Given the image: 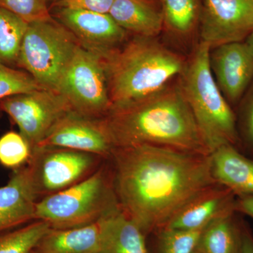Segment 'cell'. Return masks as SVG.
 <instances>
[{"label":"cell","mask_w":253,"mask_h":253,"mask_svg":"<svg viewBox=\"0 0 253 253\" xmlns=\"http://www.w3.org/2000/svg\"><path fill=\"white\" fill-rule=\"evenodd\" d=\"M39 146L90 153L104 160L111 158L115 149L104 118L89 117L73 110L60 118Z\"/></svg>","instance_id":"7c38bea8"},{"label":"cell","mask_w":253,"mask_h":253,"mask_svg":"<svg viewBox=\"0 0 253 253\" xmlns=\"http://www.w3.org/2000/svg\"><path fill=\"white\" fill-rule=\"evenodd\" d=\"M104 160L90 153L39 146L33 149L25 167L38 201L84 180L100 167Z\"/></svg>","instance_id":"52a82bcc"},{"label":"cell","mask_w":253,"mask_h":253,"mask_svg":"<svg viewBox=\"0 0 253 253\" xmlns=\"http://www.w3.org/2000/svg\"><path fill=\"white\" fill-rule=\"evenodd\" d=\"M109 14L133 36L157 38L164 30L161 0H115Z\"/></svg>","instance_id":"2e32d148"},{"label":"cell","mask_w":253,"mask_h":253,"mask_svg":"<svg viewBox=\"0 0 253 253\" xmlns=\"http://www.w3.org/2000/svg\"><path fill=\"white\" fill-rule=\"evenodd\" d=\"M240 253H253V236L249 228L242 224Z\"/></svg>","instance_id":"4dcf8cb0"},{"label":"cell","mask_w":253,"mask_h":253,"mask_svg":"<svg viewBox=\"0 0 253 253\" xmlns=\"http://www.w3.org/2000/svg\"><path fill=\"white\" fill-rule=\"evenodd\" d=\"M243 136L250 149L253 150V87L247 96L241 115Z\"/></svg>","instance_id":"f1b7e54d"},{"label":"cell","mask_w":253,"mask_h":253,"mask_svg":"<svg viewBox=\"0 0 253 253\" xmlns=\"http://www.w3.org/2000/svg\"><path fill=\"white\" fill-rule=\"evenodd\" d=\"M115 0H62L56 6L109 14Z\"/></svg>","instance_id":"83f0119b"},{"label":"cell","mask_w":253,"mask_h":253,"mask_svg":"<svg viewBox=\"0 0 253 253\" xmlns=\"http://www.w3.org/2000/svg\"><path fill=\"white\" fill-rule=\"evenodd\" d=\"M235 213L211 221L203 230L196 251L201 253H240L242 224L236 221Z\"/></svg>","instance_id":"ffe728a7"},{"label":"cell","mask_w":253,"mask_h":253,"mask_svg":"<svg viewBox=\"0 0 253 253\" xmlns=\"http://www.w3.org/2000/svg\"><path fill=\"white\" fill-rule=\"evenodd\" d=\"M211 51L208 44L200 41L177 83L212 154L223 145L236 146L240 138L235 114L214 80Z\"/></svg>","instance_id":"277c9868"},{"label":"cell","mask_w":253,"mask_h":253,"mask_svg":"<svg viewBox=\"0 0 253 253\" xmlns=\"http://www.w3.org/2000/svg\"><path fill=\"white\" fill-rule=\"evenodd\" d=\"M204 229H161L160 253H194Z\"/></svg>","instance_id":"484cf974"},{"label":"cell","mask_w":253,"mask_h":253,"mask_svg":"<svg viewBox=\"0 0 253 253\" xmlns=\"http://www.w3.org/2000/svg\"><path fill=\"white\" fill-rule=\"evenodd\" d=\"M102 219L71 229H51L35 251L37 253H98Z\"/></svg>","instance_id":"d6986e66"},{"label":"cell","mask_w":253,"mask_h":253,"mask_svg":"<svg viewBox=\"0 0 253 253\" xmlns=\"http://www.w3.org/2000/svg\"><path fill=\"white\" fill-rule=\"evenodd\" d=\"M103 118L115 148L150 144L211 154L178 83L134 102L111 108Z\"/></svg>","instance_id":"7a4b0ae2"},{"label":"cell","mask_w":253,"mask_h":253,"mask_svg":"<svg viewBox=\"0 0 253 253\" xmlns=\"http://www.w3.org/2000/svg\"><path fill=\"white\" fill-rule=\"evenodd\" d=\"M79 44L74 35L53 17L28 23L17 66L42 87L57 91L61 76Z\"/></svg>","instance_id":"8992f818"},{"label":"cell","mask_w":253,"mask_h":253,"mask_svg":"<svg viewBox=\"0 0 253 253\" xmlns=\"http://www.w3.org/2000/svg\"><path fill=\"white\" fill-rule=\"evenodd\" d=\"M49 3V0H0V7L31 23L52 18Z\"/></svg>","instance_id":"4316f807"},{"label":"cell","mask_w":253,"mask_h":253,"mask_svg":"<svg viewBox=\"0 0 253 253\" xmlns=\"http://www.w3.org/2000/svg\"><path fill=\"white\" fill-rule=\"evenodd\" d=\"M201 41L211 50L244 42L253 31V0H203Z\"/></svg>","instance_id":"30bf717a"},{"label":"cell","mask_w":253,"mask_h":253,"mask_svg":"<svg viewBox=\"0 0 253 253\" xmlns=\"http://www.w3.org/2000/svg\"><path fill=\"white\" fill-rule=\"evenodd\" d=\"M32 149L21 134L9 131L0 138V163L4 167L18 169L27 164Z\"/></svg>","instance_id":"cb8c5ba5"},{"label":"cell","mask_w":253,"mask_h":253,"mask_svg":"<svg viewBox=\"0 0 253 253\" xmlns=\"http://www.w3.org/2000/svg\"><path fill=\"white\" fill-rule=\"evenodd\" d=\"M121 209L115 192L112 168L106 163L84 180L37 202L35 219L51 229L92 224Z\"/></svg>","instance_id":"5b68a950"},{"label":"cell","mask_w":253,"mask_h":253,"mask_svg":"<svg viewBox=\"0 0 253 253\" xmlns=\"http://www.w3.org/2000/svg\"><path fill=\"white\" fill-rule=\"evenodd\" d=\"M61 1H62V0H49V3L51 2V4H54V6L59 4Z\"/></svg>","instance_id":"d6a6232c"},{"label":"cell","mask_w":253,"mask_h":253,"mask_svg":"<svg viewBox=\"0 0 253 253\" xmlns=\"http://www.w3.org/2000/svg\"><path fill=\"white\" fill-rule=\"evenodd\" d=\"M109 159L120 207L144 234L161 229L196 195L219 184L211 154L141 144L115 148Z\"/></svg>","instance_id":"6da1fadb"},{"label":"cell","mask_w":253,"mask_h":253,"mask_svg":"<svg viewBox=\"0 0 253 253\" xmlns=\"http://www.w3.org/2000/svg\"><path fill=\"white\" fill-rule=\"evenodd\" d=\"M37 202L26 167L18 168L7 184L0 187V234L36 220Z\"/></svg>","instance_id":"9a60e30c"},{"label":"cell","mask_w":253,"mask_h":253,"mask_svg":"<svg viewBox=\"0 0 253 253\" xmlns=\"http://www.w3.org/2000/svg\"><path fill=\"white\" fill-rule=\"evenodd\" d=\"M164 14V29L171 36L185 40L199 26L200 0H161Z\"/></svg>","instance_id":"44dd1931"},{"label":"cell","mask_w":253,"mask_h":253,"mask_svg":"<svg viewBox=\"0 0 253 253\" xmlns=\"http://www.w3.org/2000/svg\"><path fill=\"white\" fill-rule=\"evenodd\" d=\"M235 146L223 145L211 154L212 175L218 184L236 196H253V161Z\"/></svg>","instance_id":"e0dca14e"},{"label":"cell","mask_w":253,"mask_h":253,"mask_svg":"<svg viewBox=\"0 0 253 253\" xmlns=\"http://www.w3.org/2000/svg\"><path fill=\"white\" fill-rule=\"evenodd\" d=\"M55 19L68 28L83 48L104 58L122 46L126 33L109 14L57 6Z\"/></svg>","instance_id":"8fae6325"},{"label":"cell","mask_w":253,"mask_h":253,"mask_svg":"<svg viewBox=\"0 0 253 253\" xmlns=\"http://www.w3.org/2000/svg\"><path fill=\"white\" fill-rule=\"evenodd\" d=\"M0 109L17 125L32 151L41 144L60 118L73 110L61 93L46 88L1 100Z\"/></svg>","instance_id":"9c48e42d"},{"label":"cell","mask_w":253,"mask_h":253,"mask_svg":"<svg viewBox=\"0 0 253 253\" xmlns=\"http://www.w3.org/2000/svg\"><path fill=\"white\" fill-rule=\"evenodd\" d=\"M102 59L111 108L130 104L161 90L180 76L187 61L157 38L135 36Z\"/></svg>","instance_id":"3957f363"},{"label":"cell","mask_w":253,"mask_h":253,"mask_svg":"<svg viewBox=\"0 0 253 253\" xmlns=\"http://www.w3.org/2000/svg\"><path fill=\"white\" fill-rule=\"evenodd\" d=\"M98 253H148L145 234L120 209L102 219Z\"/></svg>","instance_id":"ac0fdd59"},{"label":"cell","mask_w":253,"mask_h":253,"mask_svg":"<svg viewBox=\"0 0 253 253\" xmlns=\"http://www.w3.org/2000/svg\"><path fill=\"white\" fill-rule=\"evenodd\" d=\"M57 91L73 111L89 117L104 118L111 109L102 58L80 44L61 76Z\"/></svg>","instance_id":"ba28073f"},{"label":"cell","mask_w":253,"mask_h":253,"mask_svg":"<svg viewBox=\"0 0 253 253\" xmlns=\"http://www.w3.org/2000/svg\"><path fill=\"white\" fill-rule=\"evenodd\" d=\"M236 195L230 190L220 184H216L190 200L161 229H204L216 218L236 212Z\"/></svg>","instance_id":"5bb4252c"},{"label":"cell","mask_w":253,"mask_h":253,"mask_svg":"<svg viewBox=\"0 0 253 253\" xmlns=\"http://www.w3.org/2000/svg\"><path fill=\"white\" fill-rule=\"evenodd\" d=\"M244 42L246 45L249 46V49L251 50V52L253 54V31L251 33V34L246 38V41Z\"/></svg>","instance_id":"1f68e13d"},{"label":"cell","mask_w":253,"mask_h":253,"mask_svg":"<svg viewBox=\"0 0 253 253\" xmlns=\"http://www.w3.org/2000/svg\"></svg>","instance_id":"e575fe53"},{"label":"cell","mask_w":253,"mask_h":253,"mask_svg":"<svg viewBox=\"0 0 253 253\" xmlns=\"http://www.w3.org/2000/svg\"><path fill=\"white\" fill-rule=\"evenodd\" d=\"M194 253H200V252H199V251H195Z\"/></svg>","instance_id":"836d02e7"},{"label":"cell","mask_w":253,"mask_h":253,"mask_svg":"<svg viewBox=\"0 0 253 253\" xmlns=\"http://www.w3.org/2000/svg\"><path fill=\"white\" fill-rule=\"evenodd\" d=\"M28 23L0 7V63L17 66L18 56Z\"/></svg>","instance_id":"7402d4cb"},{"label":"cell","mask_w":253,"mask_h":253,"mask_svg":"<svg viewBox=\"0 0 253 253\" xmlns=\"http://www.w3.org/2000/svg\"><path fill=\"white\" fill-rule=\"evenodd\" d=\"M235 211L253 218V196H239L236 198Z\"/></svg>","instance_id":"f546056e"},{"label":"cell","mask_w":253,"mask_h":253,"mask_svg":"<svg viewBox=\"0 0 253 253\" xmlns=\"http://www.w3.org/2000/svg\"><path fill=\"white\" fill-rule=\"evenodd\" d=\"M42 88L26 71L0 63V101L14 95Z\"/></svg>","instance_id":"d4e9b609"},{"label":"cell","mask_w":253,"mask_h":253,"mask_svg":"<svg viewBox=\"0 0 253 253\" xmlns=\"http://www.w3.org/2000/svg\"><path fill=\"white\" fill-rule=\"evenodd\" d=\"M213 50L211 66L216 83L228 101L238 102L253 80V54L245 42L228 43Z\"/></svg>","instance_id":"4fadbf2b"},{"label":"cell","mask_w":253,"mask_h":253,"mask_svg":"<svg viewBox=\"0 0 253 253\" xmlns=\"http://www.w3.org/2000/svg\"><path fill=\"white\" fill-rule=\"evenodd\" d=\"M51 229L49 223L34 220L14 231L0 234V253H33Z\"/></svg>","instance_id":"603a6c76"}]
</instances>
